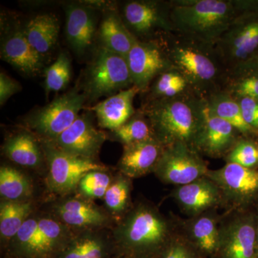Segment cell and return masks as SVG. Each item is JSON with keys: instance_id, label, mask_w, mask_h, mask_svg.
Here are the masks:
<instances>
[{"instance_id": "1", "label": "cell", "mask_w": 258, "mask_h": 258, "mask_svg": "<svg viewBox=\"0 0 258 258\" xmlns=\"http://www.w3.org/2000/svg\"><path fill=\"white\" fill-rule=\"evenodd\" d=\"M178 231L179 225L154 205L140 203L120 218L112 239L125 258H158Z\"/></svg>"}, {"instance_id": "2", "label": "cell", "mask_w": 258, "mask_h": 258, "mask_svg": "<svg viewBox=\"0 0 258 258\" xmlns=\"http://www.w3.org/2000/svg\"><path fill=\"white\" fill-rule=\"evenodd\" d=\"M240 3L227 0L179 2L171 8V27L190 42L216 45L239 15Z\"/></svg>"}, {"instance_id": "3", "label": "cell", "mask_w": 258, "mask_h": 258, "mask_svg": "<svg viewBox=\"0 0 258 258\" xmlns=\"http://www.w3.org/2000/svg\"><path fill=\"white\" fill-rule=\"evenodd\" d=\"M202 108L203 101L183 94L159 99L147 111L154 137L164 147L184 144L195 149Z\"/></svg>"}, {"instance_id": "4", "label": "cell", "mask_w": 258, "mask_h": 258, "mask_svg": "<svg viewBox=\"0 0 258 258\" xmlns=\"http://www.w3.org/2000/svg\"><path fill=\"white\" fill-rule=\"evenodd\" d=\"M74 235L53 216L32 215L9 242L10 248L17 258H57Z\"/></svg>"}, {"instance_id": "5", "label": "cell", "mask_w": 258, "mask_h": 258, "mask_svg": "<svg viewBox=\"0 0 258 258\" xmlns=\"http://www.w3.org/2000/svg\"><path fill=\"white\" fill-rule=\"evenodd\" d=\"M131 85L133 82L126 58L102 45L88 66L85 76L84 94L87 100L113 96L130 88Z\"/></svg>"}, {"instance_id": "6", "label": "cell", "mask_w": 258, "mask_h": 258, "mask_svg": "<svg viewBox=\"0 0 258 258\" xmlns=\"http://www.w3.org/2000/svg\"><path fill=\"white\" fill-rule=\"evenodd\" d=\"M86 101L84 93L70 91L33 112L25 123L42 142L52 143L77 119Z\"/></svg>"}, {"instance_id": "7", "label": "cell", "mask_w": 258, "mask_h": 258, "mask_svg": "<svg viewBox=\"0 0 258 258\" xmlns=\"http://www.w3.org/2000/svg\"><path fill=\"white\" fill-rule=\"evenodd\" d=\"M44 159L48 166L47 187L60 196L77 189L85 174L92 171H106V167L95 161L66 154L50 142H42Z\"/></svg>"}, {"instance_id": "8", "label": "cell", "mask_w": 258, "mask_h": 258, "mask_svg": "<svg viewBox=\"0 0 258 258\" xmlns=\"http://www.w3.org/2000/svg\"><path fill=\"white\" fill-rule=\"evenodd\" d=\"M215 46L231 71L248 64L258 50V16L237 15Z\"/></svg>"}, {"instance_id": "9", "label": "cell", "mask_w": 258, "mask_h": 258, "mask_svg": "<svg viewBox=\"0 0 258 258\" xmlns=\"http://www.w3.org/2000/svg\"><path fill=\"white\" fill-rule=\"evenodd\" d=\"M208 170L196 149L175 144L164 147L154 173L162 182L179 186L206 176Z\"/></svg>"}, {"instance_id": "10", "label": "cell", "mask_w": 258, "mask_h": 258, "mask_svg": "<svg viewBox=\"0 0 258 258\" xmlns=\"http://www.w3.org/2000/svg\"><path fill=\"white\" fill-rule=\"evenodd\" d=\"M203 47L192 42L176 44L167 53L173 69L198 91L215 82L219 75L216 62L208 52L202 50Z\"/></svg>"}, {"instance_id": "11", "label": "cell", "mask_w": 258, "mask_h": 258, "mask_svg": "<svg viewBox=\"0 0 258 258\" xmlns=\"http://www.w3.org/2000/svg\"><path fill=\"white\" fill-rule=\"evenodd\" d=\"M206 176L220 188L225 205L232 210L252 201L258 195V171L233 163L215 170L209 169Z\"/></svg>"}, {"instance_id": "12", "label": "cell", "mask_w": 258, "mask_h": 258, "mask_svg": "<svg viewBox=\"0 0 258 258\" xmlns=\"http://www.w3.org/2000/svg\"><path fill=\"white\" fill-rule=\"evenodd\" d=\"M255 222L252 215L242 212L221 221L219 257L255 258Z\"/></svg>"}, {"instance_id": "13", "label": "cell", "mask_w": 258, "mask_h": 258, "mask_svg": "<svg viewBox=\"0 0 258 258\" xmlns=\"http://www.w3.org/2000/svg\"><path fill=\"white\" fill-rule=\"evenodd\" d=\"M62 198L52 205V215L72 230H101L111 224V215L96 206L89 199Z\"/></svg>"}, {"instance_id": "14", "label": "cell", "mask_w": 258, "mask_h": 258, "mask_svg": "<svg viewBox=\"0 0 258 258\" xmlns=\"http://www.w3.org/2000/svg\"><path fill=\"white\" fill-rule=\"evenodd\" d=\"M106 139V134L95 127L90 115L81 114L52 144L70 155L94 161Z\"/></svg>"}, {"instance_id": "15", "label": "cell", "mask_w": 258, "mask_h": 258, "mask_svg": "<svg viewBox=\"0 0 258 258\" xmlns=\"http://www.w3.org/2000/svg\"><path fill=\"white\" fill-rule=\"evenodd\" d=\"M133 86L146 89L154 78L173 69L168 54L157 44L136 39L126 57Z\"/></svg>"}, {"instance_id": "16", "label": "cell", "mask_w": 258, "mask_h": 258, "mask_svg": "<svg viewBox=\"0 0 258 258\" xmlns=\"http://www.w3.org/2000/svg\"><path fill=\"white\" fill-rule=\"evenodd\" d=\"M237 129L217 116L203 101L202 123L195 148L211 157H221L230 152L237 142Z\"/></svg>"}, {"instance_id": "17", "label": "cell", "mask_w": 258, "mask_h": 258, "mask_svg": "<svg viewBox=\"0 0 258 258\" xmlns=\"http://www.w3.org/2000/svg\"><path fill=\"white\" fill-rule=\"evenodd\" d=\"M171 196L181 210L191 217L225 205L220 188L207 176L189 184L177 186Z\"/></svg>"}, {"instance_id": "18", "label": "cell", "mask_w": 258, "mask_h": 258, "mask_svg": "<svg viewBox=\"0 0 258 258\" xmlns=\"http://www.w3.org/2000/svg\"><path fill=\"white\" fill-rule=\"evenodd\" d=\"M164 149L156 139L123 146L118 164L120 174L133 179L154 172Z\"/></svg>"}, {"instance_id": "19", "label": "cell", "mask_w": 258, "mask_h": 258, "mask_svg": "<svg viewBox=\"0 0 258 258\" xmlns=\"http://www.w3.org/2000/svg\"><path fill=\"white\" fill-rule=\"evenodd\" d=\"M221 221L215 214L207 212L181 222L179 230L197 250L213 255L220 245Z\"/></svg>"}, {"instance_id": "20", "label": "cell", "mask_w": 258, "mask_h": 258, "mask_svg": "<svg viewBox=\"0 0 258 258\" xmlns=\"http://www.w3.org/2000/svg\"><path fill=\"white\" fill-rule=\"evenodd\" d=\"M1 57L20 72L35 76L42 67V57L29 42L24 30H16L2 44Z\"/></svg>"}, {"instance_id": "21", "label": "cell", "mask_w": 258, "mask_h": 258, "mask_svg": "<svg viewBox=\"0 0 258 258\" xmlns=\"http://www.w3.org/2000/svg\"><path fill=\"white\" fill-rule=\"evenodd\" d=\"M140 91L136 86L123 90L97 103L92 110L96 113L98 125L114 131L126 123L134 114V97Z\"/></svg>"}, {"instance_id": "22", "label": "cell", "mask_w": 258, "mask_h": 258, "mask_svg": "<svg viewBox=\"0 0 258 258\" xmlns=\"http://www.w3.org/2000/svg\"><path fill=\"white\" fill-rule=\"evenodd\" d=\"M113 249V239L101 230L77 231L57 258H108Z\"/></svg>"}, {"instance_id": "23", "label": "cell", "mask_w": 258, "mask_h": 258, "mask_svg": "<svg viewBox=\"0 0 258 258\" xmlns=\"http://www.w3.org/2000/svg\"><path fill=\"white\" fill-rule=\"evenodd\" d=\"M96 32L93 15L88 8L70 5L66 9V35L77 53H83L92 44Z\"/></svg>"}, {"instance_id": "24", "label": "cell", "mask_w": 258, "mask_h": 258, "mask_svg": "<svg viewBox=\"0 0 258 258\" xmlns=\"http://www.w3.org/2000/svg\"><path fill=\"white\" fill-rule=\"evenodd\" d=\"M3 152L10 161L28 168L41 166L44 157L42 146L32 133L21 132L10 136L5 140Z\"/></svg>"}, {"instance_id": "25", "label": "cell", "mask_w": 258, "mask_h": 258, "mask_svg": "<svg viewBox=\"0 0 258 258\" xmlns=\"http://www.w3.org/2000/svg\"><path fill=\"white\" fill-rule=\"evenodd\" d=\"M124 17L131 28L142 35L157 27H171L170 20L165 18L157 5L149 2H130L125 5Z\"/></svg>"}, {"instance_id": "26", "label": "cell", "mask_w": 258, "mask_h": 258, "mask_svg": "<svg viewBox=\"0 0 258 258\" xmlns=\"http://www.w3.org/2000/svg\"><path fill=\"white\" fill-rule=\"evenodd\" d=\"M58 19L52 14L37 15L27 24L24 30L32 47L42 55L52 50L58 39Z\"/></svg>"}, {"instance_id": "27", "label": "cell", "mask_w": 258, "mask_h": 258, "mask_svg": "<svg viewBox=\"0 0 258 258\" xmlns=\"http://www.w3.org/2000/svg\"><path fill=\"white\" fill-rule=\"evenodd\" d=\"M34 205L30 200L0 203V236L3 242H10L18 234L24 223L33 213Z\"/></svg>"}, {"instance_id": "28", "label": "cell", "mask_w": 258, "mask_h": 258, "mask_svg": "<svg viewBox=\"0 0 258 258\" xmlns=\"http://www.w3.org/2000/svg\"><path fill=\"white\" fill-rule=\"evenodd\" d=\"M103 46L126 58L136 38L114 14L103 19L100 28Z\"/></svg>"}, {"instance_id": "29", "label": "cell", "mask_w": 258, "mask_h": 258, "mask_svg": "<svg viewBox=\"0 0 258 258\" xmlns=\"http://www.w3.org/2000/svg\"><path fill=\"white\" fill-rule=\"evenodd\" d=\"M205 102L215 115L230 123L240 133L248 135L255 132L244 120L238 101L229 93H215Z\"/></svg>"}, {"instance_id": "30", "label": "cell", "mask_w": 258, "mask_h": 258, "mask_svg": "<svg viewBox=\"0 0 258 258\" xmlns=\"http://www.w3.org/2000/svg\"><path fill=\"white\" fill-rule=\"evenodd\" d=\"M32 193L31 181L25 174L11 166H1L0 195L2 200L9 201L29 200Z\"/></svg>"}, {"instance_id": "31", "label": "cell", "mask_w": 258, "mask_h": 258, "mask_svg": "<svg viewBox=\"0 0 258 258\" xmlns=\"http://www.w3.org/2000/svg\"><path fill=\"white\" fill-rule=\"evenodd\" d=\"M132 187L130 178L123 174H120L113 178L103 198L111 216L122 218L128 211Z\"/></svg>"}, {"instance_id": "32", "label": "cell", "mask_w": 258, "mask_h": 258, "mask_svg": "<svg viewBox=\"0 0 258 258\" xmlns=\"http://www.w3.org/2000/svg\"><path fill=\"white\" fill-rule=\"evenodd\" d=\"M113 132L115 138L123 146L155 139L150 123L141 117H132Z\"/></svg>"}, {"instance_id": "33", "label": "cell", "mask_w": 258, "mask_h": 258, "mask_svg": "<svg viewBox=\"0 0 258 258\" xmlns=\"http://www.w3.org/2000/svg\"><path fill=\"white\" fill-rule=\"evenodd\" d=\"M226 92L235 98L246 97L258 101V74L242 69L231 71Z\"/></svg>"}, {"instance_id": "34", "label": "cell", "mask_w": 258, "mask_h": 258, "mask_svg": "<svg viewBox=\"0 0 258 258\" xmlns=\"http://www.w3.org/2000/svg\"><path fill=\"white\" fill-rule=\"evenodd\" d=\"M45 76L47 93L58 92L67 87L71 79V60L68 55L60 54L55 62L45 71Z\"/></svg>"}, {"instance_id": "35", "label": "cell", "mask_w": 258, "mask_h": 258, "mask_svg": "<svg viewBox=\"0 0 258 258\" xmlns=\"http://www.w3.org/2000/svg\"><path fill=\"white\" fill-rule=\"evenodd\" d=\"M113 178L106 171H92L83 176L77 189L85 198L103 199Z\"/></svg>"}, {"instance_id": "36", "label": "cell", "mask_w": 258, "mask_h": 258, "mask_svg": "<svg viewBox=\"0 0 258 258\" xmlns=\"http://www.w3.org/2000/svg\"><path fill=\"white\" fill-rule=\"evenodd\" d=\"M187 81L174 69L159 76L154 86V93L159 99L170 98L182 94L188 87Z\"/></svg>"}, {"instance_id": "37", "label": "cell", "mask_w": 258, "mask_h": 258, "mask_svg": "<svg viewBox=\"0 0 258 258\" xmlns=\"http://www.w3.org/2000/svg\"><path fill=\"white\" fill-rule=\"evenodd\" d=\"M227 161L252 169L258 162V149L247 141L237 142L227 155Z\"/></svg>"}, {"instance_id": "38", "label": "cell", "mask_w": 258, "mask_h": 258, "mask_svg": "<svg viewBox=\"0 0 258 258\" xmlns=\"http://www.w3.org/2000/svg\"><path fill=\"white\" fill-rule=\"evenodd\" d=\"M196 250L181 233L179 227L177 233L163 249L158 258H196Z\"/></svg>"}, {"instance_id": "39", "label": "cell", "mask_w": 258, "mask_h": 258, "mask_svg": "<svg viewBox=\"0 0 258 258\" xmlns=\"http://www.w3.org/2000/svg\"><path fill=\"white\" fill-rule=\"evenodd\" d=\"M236 99L240 103L246 123L256 132L258 130V101L246 97Z\"/></svg>"}, {"instance_id": "40", "label": "cell", "mask_w": 258, "mask_h": 258, "mask_svg": "<svg viewBox=\"0 0 258 258\" xmlns=\"http://www.w3.org/2000/svg\"><path fill=\"white\" fill-rule=\"evenodd\" d=\"M21 90L20 83L12 79L5 73L0 74V105L2 106L8 101L10 97Z\"/></svg>"}, {"instance_id": "41", "label": "cell", "mask_w": 258, "mask_h": 258, "mask_svg": "<svg viewBox=\"0 0 258 258\" xmlns=\"http://www.w3.org/2000/svg\"><path fill=\"white\" fill-rule=\"evenodd\" d=\"M255 258H258V214L257 223H256Z\"/></svg>"}]
</instances>
